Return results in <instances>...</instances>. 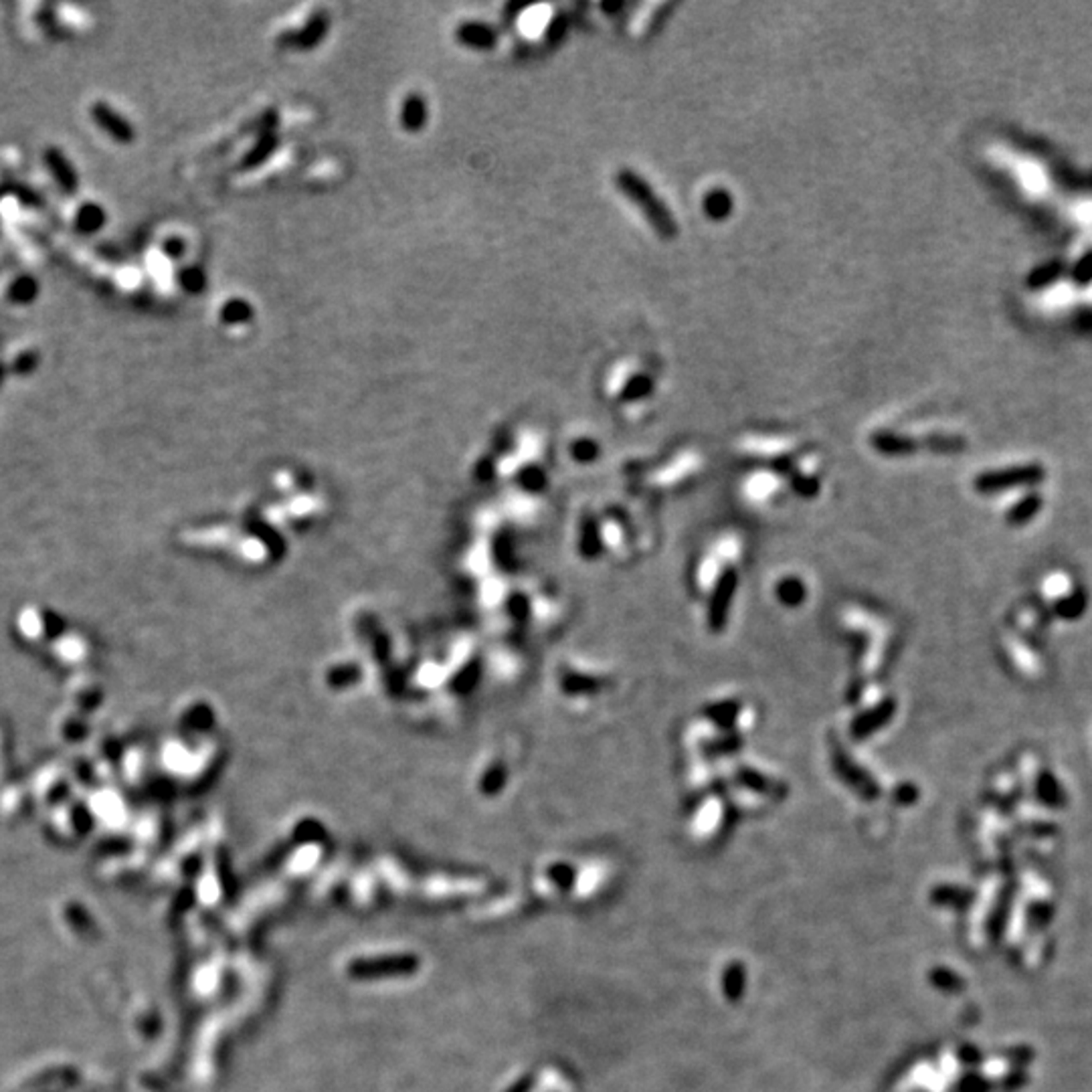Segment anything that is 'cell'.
<instances>
[{
	"label": "cell",
	"instance_id": "11",
	"mask_svg": "<svg viewBox=\"0 0 1092 1092\" xmlns=\"http://www.w3.org/2000/svg\"><path fill=\"white\" fill-rule=\"evenodd\" d=\"M777 595H779V601L789 605V607H797L799 603H803L805 599V585L796 577H789V579L779 581L777 585Z\"/></svg>",
	"mask_w": 1092,
	"mask_h": 1092
},
{
	"label": "cell",
	"instance_id": "9",
	"mask_svg": "<svg viewBox=\"0 0 1092 1092\" xmlns=\"http://www.w3.org/2000/svg\"><path fill=\"white\" fill-rule=\"evenodd\" d=\"M872 445L886 455H908L917 449V443L911 437H902L888 431L872 436Z\"/></svg>",
	"mask_w": 1092,
	"mask_h": 1092
},
{
	"label": "cell",
	"instance_id": "4",
	"mask_svg": "<svg viewBox=\"0 0 1092 1092\" xmlns=\"http://www.w3.org/2000/svg\"><path fill=\"white\" fill-rule=\"evenodd\" d=\"M1089 605H1090L1089 589H1086L1084 585H1074L1071 591L1060 595V597L1052 603V613H1054V617H1058V619L1072 623V621L1083 619L1086 611H1089Z\"/></svg>",
	"mask_w": 1092,
	"mask_h": 1092
},
{
	"label": "cell",
	"instance_id": "10",
	"mask_svg": "<svg viewBox=\"0 0 1092 1092\" xmlns=\"http://www.w3.org/2000/svg\"><path fill=\"white\" fill-rule=\"evenodd\" d=\"M890 717H892V705H888V702H886V705L876 706L874 711L864 714V717L856 718L854 726H851V729H854V735L866 736V735L874 733V730H878V726L882 724V723H886V720H888Z\"/></svg>",
	"mask_w": 1092,
	"mask_h": 1092
},
{
	"label": "cell",
	"instance_id": "12",
	"mask_svg": "<svg viewBox=\"0 0 1092 1092\" xmlns=\"http://www.w3.org/2000/svg\"><path fill=\"white\" fill-rule=\"evenodd\" d=\"M104 221H106L104 210H101V207H97V204H85V207L79 209L77 227L85 233L97 231V229L104 225Z\"/></svg>",
	"mask_w": 1092,
	"mask_h": 1092
},
{
	"label": "cell",
	"instance_id": "5",
	"mask_svg": "<svg viewBox=\"0 0 1092 1092\" xmlns=\"http://www.w3.org/2000/svg\"><path fill=\"white\" fill-rule=\"evenodd\" d=\"M1044 510V496L1042 491L1030 490L1022 496L1016 504H1011L1005 512V522L1011 528H1023L1036 520L1040 512Z\"/></svg>",
	"mask_w": 1092,
	"mask_h": 1092
},
{
	"label": "cell",
	"instance_id": "3",
	"mask_svg": "<svg viewBox=\"0 0 1092 1092\" xmlns=\"http://www.w3.org/2000/svg\"><path fill=\"white\" fill-rule=\"evenodd\" d=\"M1034 796L1048 809H1062L1068 803L1065 787L1048 767H1042L1034 777Z\"/></svg>",
	"mask_w": 1092,
	"mask_h": 1092
},
{
	"label": "cell",
	"instance_id": "8",
	"mask_svg": "<svg viewBox=\"0 0 1092 1092\" xmlns=\"http://www.w3.org/2000/svg\"><path fill=\"white\" fill-rule=\"evenodd\" d=\"M45 160H47V167L51 168V173H53L55 180L59 182V186L63 188V191H67V192L76 191V188H77V176H76V170L71 168V164L67 162V158L63 156L59 150L51 148V150H47V154H45Z\"/></svg>",
	"mask_w": 1092,
	"mask_h": 1092
},
{
	"label": "cell",
	"instance_id": "2",
	"mask_svg": "<svg viewBox=\"0 0 1092 1092\" xmlns=\"http://www.w3.org/2000/svg\"><path fill=\"white\" fill-rule=\"evenodd\" d=\"M1046 467L1042 463H1020V466L1002 467V470L983 472L975 478L973 488L983 496H996L1004 491L1020 490V488H1034L1046 479Z\"/></svg>",
	"mask_w": 1092,
	"mask_h": 1092
},
{
	"label": "cell",
	"instance_id": "13",
	"mask_svg": "<svg viewBox=\"0 0 1092 1092\" xmlns=\"http://www.w3.org/2000/svg\"><path fill=\"white\" fill-rule=\"evenodd\" d=\"M10 300L19 302V304H27V302L35 300L37 296V282L31 278H19L16 282L10 285L9 291Z\"/></svg>",
	"mask_w": 1092,
	"mask_h": 1092
},
{
	"label": "cell",
	"instance_id": "6",
	"mask_svg": "<svg viewBox=\"0 0 1092 1092\" xmlns=\"http://www.w3.org/2000/svg\"><path fill=\"white\" fill-rule=\"evenodd\" d=\"M736 589V575L733 570L724 573L720 577L717 583V591L712 595V601H711V609H708V619H711V625L720 627L724 625L726 619V611L730 609V603H733V595Z\"/></svg>",
	"mask_w": 1092,
	"mask_h": 1092
},
{
	"label": "cell",
	"instance_id": "1",
	"mask_svg": "<svg viewBox=\"0 0 1092 1092\" xmlns=\"http://www.w3.org/2000/svg\"><path fill=\"white\" fill-rule=\"evenodd\" d=\"M617 185L625 197L633 201L639 207V210L645 215V219L651 223V227L656 229V233L660 237H676L678 233V225L674 215L668 209V204L657 197L654 188H651L648 182H645L642 176L633 173V170H623L617 176Z\"/></svg>",
	"mask_w": 1092,
	"mask_h": 1092
},
{
	"label": "cell",
	"instance_id": "7",
	"mask_svg": "<svg viewBox=\"0 0 1092 1092\" xmlns=\"http://www.w3.org/2000/svg\"><path fill=\"white\" fill-rule=\"evenodd\" d=\"M91 116H94L95 124H100L101 128L112 136V138H116L119 142H130L131 138H134V130H131V125L125 122L118 112H113L110 106L94 104L91 106Z\"/></svg>",
	"mask_w": 1092,
	"mask_h": 1092
}]
</instances>
